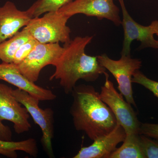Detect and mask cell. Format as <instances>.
<instances>
[{"label": "cell", "instance_id": "6da1fadb", "mask_svg": "<svg viewBox=\"0 0 158 158\" xmlns=\"http://www.w3.org/2000/svg\"><path fill=\"white\" fill-rule=\"evenodd\" d=\"M71 94L70 113L77 131L84 132L94 141L115 129L118 123L116 117L93 86H76Z\"/></svg>", "mask_w": 158, "mask_h": 158}, {"label": "cell", "instance_id": "7a4b0ae2", "mask_svg": "<svg viewBox=\"0 0 158 158\" xmlns=\"http://www.w3.org/2000/svg\"><path fill=\"white\" fill-rule=\"evenodd\" d=\"M93 36L76 37L64 44V51L53 64L56 67L50 80H59L66 94L71 93L79 80L94 82L106 69L98 62L97 56H88L85 48Z\"/></svg>", "mask_w": 158, "mask_h": 158}, {"label": "cell", "instance_id": "3957f363", "mask_svg": "<svg viewBox=\"0 0 158 158\" xmlns=\"http://www.w3.org/2000/svg\"><path fill=\"white\" fill-rule=\"evenodd\" d=\"M70 18L59 11H50L42 17L33 18L25 27L40 43L66 44L71 40V30L67 25Z\"/></svg>", "mask_w": 158, "mask_h": 158}, {"label": "cell", "instance_id": "277c9868", "mask_svg": "<svg viewBox=\"0 0 158 158\" xmlns=\"http://www.w3.org/2000/svg\"><path fill=\"white\" fill-rule=\"evenodd\" d=\"M106 81L101 87V98L112 110L118 123L122 127L127 135L139 134L141 123L131 105L124 100L123 95L118 92L113 82L109 80V74L104 73Z\"/></svg>", "mask_w": 158, "mask_h": 158}, {"label": "cell", "instance_id": "5b68a950", "mask_svg": "<svg viewBox=\"0 0 158 158\" xmlns=\"http://www.w3.org/2000/svg\"><path fill=\"white\" fill-rule=\"evenodd\" d=\"M12 93L18 101L27 109L29 114L41 130V143L49 157H53L52 140L54 135V113L51 108L43 110L39 106L40 101L27 92L17 89Z\"/></svg>", "mask_w": 158, "mask_h": 158}, {"label": "cell", "instance_id": "8992f818", "mask_svg": "<svg viewBox=\"0 0 158 158\" xmlns=\"http://www.w3.org/2000/svg\"><path fill=\"white\" fill-rule=\"evenodd\" d=\"M100 64L114 76L118 83V89L126 100L137 108L132 87V78L135 71L141 68L142 62L133 59L131 55L121 56L118 60L112 59L106 54L97 56Z\"/></svg>", "mask_w": 158, "mask_h": 158}, {"label": "cell", "instance_id": "52a82bcc", "mask_svg": "<svg viewBox=\"0 0 158 158\" xmlns=\"http://www.w3.org/2000/svg\"><path fill=\"white\" fill-rule=\"evenodd\" d=\"M118 1L122 12L121 25L124 32L121 56L131 55V44L135 40L141 42L140 48H152L158 49V40L155 39L154 35L158 32V21H154L148 26L139 24L129 14L125 6L124 1Z\"/></svg>", "mask_w": 158, "mask_h": 158}, {"label": "cell", "instance_id": "ba28073f", "mask_svg": "<svg viewBox=\"0 0 158 158\" xmlns=\"http://www.w3.org/2000/svg\"><path fill=\"white\" fill-rule=\"evenodd\" d=\"M64 51V47L56 43H38L24 60L18 65L22 73L31 81L36 82L41 70L53 65Z\"/></svg>", "mask_w": 158, "mask_h": 158}, {"label": "cell", "instance_id": "9c48e42d", "mask_svg": "<svg viewBox=\"0 0 158 158\" xmlns=\"http://www.w3.org/2000/svg\"><path fill=\"white\" fill-rule=\"evenodd\" d=\"M58 11L70 17L82 14L99 20H109L118 27L121 25L119 8L113 0H74Z\"/></svg>", "mask_w": 158, "mask_h": 158}, {"label": "cell", "instance_id": "30bf717a", "mask_svg": "<svg viewBox=\"0 0 158 158\" xmlns=\"http://www.w3.org/2000/svg\"><path fill=\"white\" fill-rule=\"evenodd\" d=\"M12 88L0 83V120L11 122L15 132L22 134L30 131V114L12 93Z\"/></svg>", "mask_w": 158, "mask_h": 158}, {"label": "cell", "instance_id": "8fae6325", "mask_svg": "<svg viewBox=\"0 0 158 158\" xmlns=\"http://www.w3.org/2000/svg\"><path fill=\"white\" fill-rule=\"evenodd\" d=\"M0 80L5 81L27 92L40 101H53L56 98L52 90L45 89L31 81L13 63L2 62L0 64Z\"/></svg>", "mask_w": 158, "mask_h": 158}, {"label": "cell", "instance_id": "7c38bea8", "mask_svg": "<svg viewBox=\"0 0 158 158\" xmlns=\"http://www.w3.org/2000/svg\"><path fill=\"white\" fill-rule=\"evenodd\" d=\"M33 18L29 9L19 10L15 4L7 1L0 7V44L13 37Z\"/></svg>", "mask_w": 158, "mask_h": 158}, {"label": "cell", "instance_id": "4fadbf2b", "mask_svg": "<svg viewBox=\"0 0 158 158\" xmlns=\"http://www.w3.org/2000/svg\"><path fill=\"white\" fill-rule=\"evenodd\" d=\"M126 134L123 127L117 123L108 135L94 140L88 147H82L74 158H109L119 143L123 142Z\"/></svg>", "mask_w": 158, "mask_h": 158}, {"label": "cell", "instance_id": "5bb4252c", "mask_svg": "<svg viewBox=\"0 0 158 158\" xmlns=\"http://www.w3.org/2000/svg\"><path fill=\"white\" fill-rule=\"evenodd\" d=\"M17 151L24 152L31 156L36 157L38 153L37 141L32 138L20 141H5L0 139V154L9 158H16L18 157Z\"/></svg>", "mask_w": 158, "mask_h": 158}, {"label": "cell", "instance_id": "9a60e30c", "mask_svg": "<svg viewBox=\"0 0 158 158\" xmlns=\"http://www.w3.org/2000/svg\"><path fill=\"white\" fill-rule=\"evenodd\" d=\"M31 37L24 27L13 37L0 44V59L2 62L12 63L16 51L22 44Z\"/></svg>", "mask_w": 158, "mask_h": 158}, {"label": "cell", "instance_id": "2e32d148", "mask_svg": "<svg viewBox=\"0 0 158 158\" xmlns=\"http://www.w3.org/2000/svg\"><path fill=\"white\" fill-rule=\"evenodd\" d=\"M109 158H144L140 142V134L127 135L123 144Z\"/></svg>", "mask_w": 158, "mask_h": 158}, {"label": "cell", "instance_id": "e0dca14e", "mask_svg": "<svg viewBox=\"0 0 158 158\" xmlns=\"http://www.w3.org/2000/svg\"><path fill=\"white\" fill-rule=\"evenodd\" d=\"M73 0H37L29 8L33 18L50 11H57Z\"/></svg>", "mask_w": 158, "mask_h": 158}, {"label": "cell", "instance_id": "ac0fdd59", "mask_svg": "<svg viewBox=\"0 0 158 158\" xmlns=\"http://www.w3.org/2000/svg\"><path fill=\"white\" fill-rule=\"evenodd\" d=\"M140 145L144 158H158V140L140 135Z\"/></svg>", "mask_w": 158, "mask_h": 158}, {"label": "cell", "instance_id": "d6986e66", "mask_svg": "<svg viewBox=\"0 0 158 158\" xmlns=\"http://www.w3.org/2000/svg\"><path fill=\"white\" fill-rule=\"evenodd\" d=\"M132 82L142 85L151 91L158 98V82L148 78L139 69L134 73L132 78Z\"/></svg>", "mask_w": 158, "mask_h": 158}, {"label": "cell", "instance_id": "ffe728a7", "mask_svg": "<svg viewBox=\"0 0 158 158\" xmlns=\"http://www.w3.org/2000/svg\"><path fill=\"white\" fill-rule=\"evenodd\" d=\"M38 42H39L36 40L31 37L27 41L22 44L15 54L12 63L17 65L20 64L27 56Z\"/></svg>", "mask_w": 158, "mask_h": 158}, {"label": "cell", "instance_id": "44dd1931", "mask_svg": "<svg viewBox=\"0 0 158 158\" xmlns=\"http://www.w3.org/2000/svg\"><path fill=\"white\" fill-rule=\"evenodd\" d=\"M139 134L158 140V124L141 123Z\"/></svg>", "mask_w": 158, "mask_h": 158}, {"label": "cell", "instance_id": "7402d4cb", "mask_svg": "<svg viewBox=\"0 0 158 158\" xmlns=\"http://www.w3.org/2000/svg\"><path fill=\"white\" fill-rule=\"evenodd\" d=\"M12 133L10 128L5 125L0 120V139L5 141H11Z\"/></svg>", "mask_w": 158, "mask_h": 158}, {"label": "cell", "instance_id": "603a6c76", "mask_svg": "<svg viewBox=\"0 0 158 158\" xmlns=\"http://www.w3.org/2000/svg\"><path fill=\"white\" fill-rule=\"evenodd\" d=\"M156 34L157 36L158 37V32L156 33Z\"/></svg>", "mask_w": 158, "mask_h": 158}]
</instances>
